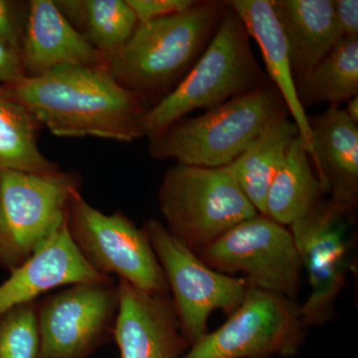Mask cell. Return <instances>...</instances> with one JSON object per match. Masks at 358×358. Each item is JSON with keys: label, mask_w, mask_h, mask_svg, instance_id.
<instances>
[{"label": "cell", "mask_w": 358, "mask_h": 358, "mask_svg": "<svg viewBox=\"0 0 358 358\" xmlns=\"http://www.w3.org/2000/svg\"><path fill=\"white\" fill-rule=\"evenodd\" d=\"M54 136L131 143L145 136L150 103L103 66L64 65L0 88Z\"/></svg>", "instance_id": "6da1fadb"}, {"label": "cell", "mask_w": 358, "mask_h": 358, "mask_svg": "<svg viewBox=\"0 0 358 358\" xmlns=\"http://www.w3.org/2000/svg\"><path fill=\"white\" fill-rule=\"evenodd\" d=\"M228 1H196L182 13L141 23L107 65L117 83L154 106L192 69L215 34Z\"/></svg>", "instance_id": "7a4b0ae2"}, {"label": "cell", "mask_w": 358, "mask_h": 358, "mask_svg": "<svg viewBox=\"0 0 358 358\" xmlns=\"http://www.w3.org/2000/svg\"><path fill=\"white\" fill-rule=\"evenodd\" d=\"M289 115L281 94L268 83L199 117L179 120L150 138L148 150L155 159L222 169L243 154L264 131Z\"/></svg>", "instance_id": "3957f363"}, {"label": "cell", "mask_w": 358, "mask_h": 358, "mask_svg": "<svg viewBox=\"0 0 358 358\" xmlns=\"http://www.w3.org/2000/svg\"><path fill=\"white\" fill-rule=\"evenodd\" d=\"M229 6V3H228ZM243 21L228 6L211 41L176 88L150 107L143 129L150 138L197 110H211L271 83L251 48Z\"/></svg>", "instance_id": "277c9868"}, {"label": "cell", "mask_w": 358, "mask_h": 358, "mask_svg": "<svg viewBox=\"0 0 358 358\" xmlns=\"http://www.w3.org/2000/svg\"><path fill=\"white\" fill-rule=\"evenodd\" d=\"M159 204L166 229L195 254L258 213L224 169L181 164L164 174Z\"/></svg>", "instance_id": "5b68a950"}, {"label": "cell", "mask_w": 358, "mask_h": 358, "mask_svg": "<svg viewBox=\"0 0 358 358\" xmlns=\"http://www.w3.org/2000/svg\"><path fill=\"white\" fill-rule=\"evenodd\" d=\"M81 180L73 173L0 171V265L13 268L67 222Z\"/></svg>", "instance_id": "8992f818"}, {"label": "cell", "mask_w": 358, "mask_h": 358, "mask_svg": "<svg viewBox=\"0 0 358 358\" xmlns=\"http://www.w3.org/2000/svg\"><path fill=\"white\" fill-rule=\"evenodd\" d=\"M306 329L296 301L250 285L222 326L179 358L293 357L305 343Z\"/></svg>", "instance_id": "52a82bcc"}, {"label": "cell", "mask_w": 358, "mask_h": 358, "mask_svg": "<svg viewBox=\"0 0 358 358\" xmlns=\"http://www.w3.org/2000/svg\"><path fill=\"white\" fill-rule=\"evenodd\" d=\"M143 228L192 346L208 333L207 322L212 313L221 310L229 317L239 308L250 284L243 277L223 274L207 266L157 219L147 221Z\"/></svg>", "instance_id": "ba28073f"}, {"label": "cell", "mask_w": 358, "mask_h": 358, "mask_svg": "<svg viewBox=\"0 0 358 358\" xmlns=\"http://www.w3.org/2000/svg\"><path fill=\"white\" fill-rule=\"evenodd\" d=\"M67 227L80 253L96 271L150 294H169L166 277L143 228L121 211L105 214L78 194Z\"/></svg>", "instance_id": "9c48e42d"}, {"label": "cell", "mask_w": 358, "mask_h": 358, "mask_svg": "<svg viewBox=\"0 0 358 358\" xmlns=\"http://www.w3.org/2000/svg\"><path fill=\"white\" fill-rule=\"evenodd\" d=\"M353 220L355 207L324 199L288 227L310 282V296L301 305L307 329L327 324L336 313V301L350 266Z\"/></svg>", "instance_id": "30bf717a"}, {"label": "cell", "mask_w": 358, "mask_h": 358, "mask_svg": "<svg viewBox=\"0 0 358 358\" xmlns=\"http://www.w3.org/2000/svg\"><path fill=\"white\" fill-rule=\"evenodd\" d=\"M196 255L213 270L243 274L251 286L296 301L300 257L289 228L267 216L257 213L242 221Z\"/></svg>", "instance_id": "8fae6325"}, {"label": "cell", "mask_w": 358, "mask_h": 358, "mask_svg": "<svg viewBox=\"0 0 358 358\" xmlns=\"http://www.w3.org/2000/svg\"><path fill=\"white\" fill-rule=\"evenodd\" d=\"M117 282H83L39 301L40 358H87L113 336Z\"/></svg>", "instance_id": "7c38bea8"}, {"label": "cell", "mask_w": 358, "mask_h": 358, "mask_svg": "<svg viewBox=\"0 0 358 358\" xmlns=\"http://www.w3.org/2000/svg\"><path fill=\"white\" fill-rule=\"evenodd\" d=\"M113 336L120 358H179L189 350L171 294H150L119 279Z\"/></svg>", "instance_id": "4fadbf2b"}, {"label": "cell", "mask_w": 358, "mask_h": 358, "mask_svg": "<svg viewBox=\"0 0 358 358\" xmlns=\"http://www.w3.org/2000/svg\"><path fill=\"white\" fill-rule=\"evenodd\" d=\"M112 281V277L101 274L85 260L66 222L0 284V317L60 287Z\"/></svg>", "instance_id": "5bb4252c"}, {"label": "cell", "mask_w": 358, "mask_h": 358, "mask_svg": "<svg viewBox=\"0 0 358 358\" xmlns=\"http://www.w3.org/2000/svg\"><path fill=\"white\" fill-rule=\"evenodd\" d=\"M26 77L64 65L103 66L107 60L85 39L52 0L28 3L20 51Z\"/></svg>", "instance_id": "9a60e30c"}, {"label": "cell", "mask_w": 358, "mask_h": 358, "mask_svg": "<svg viewBox=\"0 0 358 358\" xmlns=\"http://www.w3.org/2000/svg\"><path fill=\"white\" fill-rule=\"evenodd\" d=\"M315 173L336 203L355 207L358 195V124L338 106L308 117Z\"/></svg>", "instance_id": "2e32d148"}, {"label": "cell", "mask_w": 358, "mask_h": 358, "mask_svg": "<svg viewBox=\"0 0 358 358\" xmlns=\"http://www.w3.org/2000/svg\"><path fill=\"white\" fill-rule=\"evenodd\" d=\"M228 3L243 21L250 37L260 47L268 81L284 99L310 157L312 133L308 115L299 100L291 51L275 13L274 0H230Z\"/></svg>", "instance_id": "e0dca14e"}, {"label": "cell", "mask_w": 358, "mask_h": 358, "mask_svg": "<svg viewBox=\"0 0 358 358\" xmlns=\"http://www.w3.org/2000/svg\"><path fill=\"white\" fill-rule=\"evenodd\" d=\"M274 6L288 40L296 85L343 38L334 0H274Z\"/></svg>", "instance_id": "ac0fdd59"}, {"label": "cell", "mask_w": 358, "mask_h": 358, "mask_svg": "<svg viewBox=\"0 0 358 358\" xmlns=\"http://www.w3.org/2000/svg\"><path fill=\"white\" fill-rule=\"evenodd\" d=\"M310 159L305 143L299 134L289 145L268 187L265 216L289 227L324 200L326 193Z\"/></svg>", "instance_id": "d6986e66"}, {"label": "cell", "mask_w": 358, "mask_h": 358, "mask_svg": "<svg viewBox=\"0 0 358 358\" xmlns=\"http://www.w3.org/2000/svg\"><path fill=\"white\" fill-rule=\"evenodd\" d=\"M299 134L298 127L286 117L264 131L229 166L222 167L262 215H265L266 197L271 182L289 145Z\"/></svg>", "instance_id": "ffe728a7"}, {"label": "cell", "mask_w": 358, "mask_h": 358, "mask_svg": "<svg viewBox=\"0 0 358 358\" xmlns=\"http://www.w3.org/2000/svg\"><path fill=\"white\" fill-rule=\"evenodd\" d=\"M56 6L107 65L124 48L138 26L127 0H58Z\"/></svg>", "instance_id": "44dd1931"}, {"label": "cell", "mask_w": 358, "mask_h": 358, "mask_svg": "<svg viewBox=\"0 0 358 358\" xmlns=\"http://www.w3.org/2000/svg\"><path fill=\"white\" fill-rule=\"evenodd\" d=\"M305 108L320 103L338 106L358 96V36L345 37L305 77L296 82Z\"/></svg>", "instance_id": "7402d4cb"}, {"label": "cell", "mask_w": 358, "mask_h": 358, "mask_svg": "<svg viewBox=\"0 0 358 358\" xmlns=\"http://www.w3.org/2000/svg\"><path fill=\"white\" fill-rule=\"evenodd\" d=\"M40 127L26 108L0 92V171L44 174L60 169L40 152Z\"/></svg>", "instance_id": "603a6c76"}, {"label": "cell", "mask_w": 358, "mask_h": 358, "mask_svg": "<svg viewBox=\"0 0 358 358\" xmlns=\"http://www.w3.org/2000/svg\"><path fill=\"white\" fill-rule=\"evenodd\" d=\"M39 300L0 317V358H40Z\"/></svg>", "instance_id": "cb8c5ba5"}, {"label": "cell", "mask_w": 358, "mask_h": 358, "mask_svg": "<svg viewBox=\"0 0 358 358\" xmlns=\"http://www.w3.org/2000/svg\"><path fill=\"white\" fill-rule=\"evenodd\" d=\"M195 2L194 0H127L138 24L185 13Z\"/></svg>", "instance_id": "d4e9b609"}, {"label": "cell", "mask_w": 358, "mask_h": 358, "mask_svg": "<svg viewBox=\"0 0 358 358\" xmlns=\"http://www.w3.org/2000/svg\"><path fill=\"white\" fill-rule=\"evenodd\" d=\"M17 6L6 0H0V43L13 50L21 51L26 24Z\"/></svg>", "instance_id": "484cf974"}, {"label": "cell", "mask_w": 358, "mask_h": 358, "mask_svg": "<svg viewBox=\"0 0 358 358\" xmlns=\"http://www.w3.org/2000/svg\"><path fill=\"white\" fill-rule=\"evenodd\" d=\"M26 77L20 52L0 43V88Z\"/></svg>", "instance_id": "4316f807"}, {"label": "cell", "mask_w": 358, "mask_h": 358, "mask_svg": "<svg viewBox=\"0 0 358 358\" xmlns=\"http://www.w3.org/2000/svg\"><path fill=\"white\" fill-rule=\"evenodd\" d=\"M334 11L343 38L358 36L357 0H334Z\"/></svg>", "instance_id": "83f0119b"}, {"label": "cell", "mask_w": 358, "mask_h": 358, "mask_svg": "<svg viewBox=\"0 0 358 358\" xmlns=\"http://www.w3.org/2000/svg\"><path fill=\"white\" fill-rule=\"evenodd\" d=\"M346 115L355 124H358V96L352 98L346 103V108L343 109Z\"/></svg>", "instance_id": "f1b7e54d"}, {"label": "cell", "mask_w": 358, "mask_h": 358, "mask_svg": "<svg viewBox=\"0 0 358 358\" xmlns=\"http://www.w3.org/2000/svg\"><path fill=\"white\" fill-rule=\"evenodd\" d=\"M0 226H1V219H0Z\"/></svg>", "instance_id": "f546056e"}]
</instances>
